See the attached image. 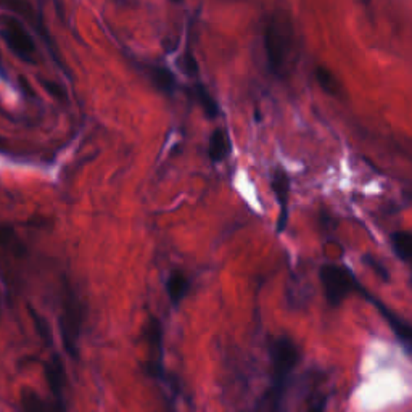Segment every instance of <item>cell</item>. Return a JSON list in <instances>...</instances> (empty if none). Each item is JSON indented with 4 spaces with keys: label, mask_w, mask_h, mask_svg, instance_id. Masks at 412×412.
I'll list each match as a JSON object with an SVG mask.
<instances>
[{
    "label": "cell",
    "mask_w": 412,
    "mask_h": 412,
    "mask_svg": "<svg viewBox=\"0 0 412 412\" xmlns=\"http://www.w3.org/2000/svg\"><path fill=\"white\" fill-rule=\"evenodd\" d=\"M300 362V349L288 337H281L271 347V390H269V411L286 412V395L290 380Z\"/></svg>",
    "instance_id": "cell-1"
},
{
    "label": "cell",
    "mask_w": 412,
    "mask_h": 412,
    "mask_svg": "<svg viewBox=\"0 0 412 412\" xmlns=\"http://www.w3.org/2000/svg\"><path fill=\"white\" fill-rule=\"evenodd\" d=\"M292 47V24L281 11H276L264 28L266 60H268L269 70L274 75L283 76L287 72Z\"/></svg>",
    "instance_id": "cell-2"
},
{
    "label": "cell",
    "mask_w": 412,
    "mask_h": 412,
    "mask_svg": "<svg viewBox=\"0 0 412 412\" xmlns=\"http://www.w3.org/2000/svg\"><path fill=\"white\" fill-rule=\"evenodd\" d=\"M82 305L71 288H66L62 300V314H60V333L65 351L71 359H77V343L82 327Z\"/></svg>",
    "instance_id": "cell-3"
},
{
    "label": "cell",
    "mask_w": 412,
    "mask_h": 412,
    "mask_svg": "<svg viewBox=\"0 0 412 412\" xmlns=\"http://www.w3.org/2000/svg\"><path fill=\"white\" fill-rule=\"evenodd\" d=\"M319 278L322 283L325 300L333 309L342 306V303L348 298L349 293L359 290L357 278L345 266L324 264L319 269Z\"/></svg>",
    "instance_id": "cell-4"
},
{
    "label": "cell",
    "mask_w": 412,
    "mask_h": 412,
    "mask_svg": "<svg viewBox=\"0 0 412 412\" xmlns=\"http://www.w3.org/2000/svg\"><path fill=\"white\" fill-rule=\"evenodd\" d=\"M0 36L5 40V44L10 47V50L15 55L28 63H36V45L28 29L24 28L21 20H18L15 15H4L0 18Z\"/></svg>",
    "instance_id": "cell-5"
},
{
    "label": "cell",
    "mask_w": 412,
    "mask_h": 412,
    "mask_svg": "<svg viewBox=\"0 0 412 412\" xmlns=\"http://www.w3.org/2000/svg\"><path fill=\"white\" fill-rule=\"evenodd\" d=\"M145 340L148 345V372L160 375L163 364V329L156 318H150L145 325Z\"/></svg>",
    "instance_id": "cell-6"
},
{
    "label": "cell",
    "mask_w": 412,
    "mask_h": 412,
    "mask_svg": "<svg viewBox=\"0 0 412 412\" xmlns=\"http://www.w3.org/2000/svg\"><path fill=\"white\" fill-rule=\"evenodd\" d=\"M45 380L48 385V390H50L53 399H55V404L60 409L66 411L63 398H65V389H66V372H65V364L62 361V357L58 354H52L50 359L45 362Z\"/></svg>",
    "instance_id": "cell-7"
},
{
    "label": "cell",
    "mask_w": 412,
    "mask_h": 412,
    "mask_svg": "<svg viewBox=\"0 0 412 412\" xmlns=\"http://www.w3.org/2000/svg\"><path fill=\"white\" fill-rule=\"evenodd\" d=\"M272 190L276 193V198L278 205H281V215L277 217V232L282 234L287 227L288 222V197H290V179L283 169H276L272 174Z\"/></svg>",
    "instance_id": "cell-8"
},
{
    "label": "cell",
    "mask_w": 412,
    "mask_h": 412,
    "mask_svg": "<svg viewBox=\"0 0 412 412\" xmlns=\"http://www.w3.org/2000/svg\"><path fill=\"white\" fill-rule=\"evenodd\" d=\"M0 7L5 10H10L11 13L15 16H21L26 20L29 24H33L36 28V31H39L42 36H44L45 40L50 44V39L47 38V31L42 24V20L39 18V13L34 10V7L28 0H0Z\"/></svg>",
    "instance_id": "cell-9"
},
{
    "label": "cell",
    "mask_w": 412,
    "mask_h": 412,
    "mask_svg": "<svg viewBox=\"0 0 412 412\" xmlns=\"http://www.w3.org/2000/svg\"><path fill=\"white\" fill-rule=\"evenodd\" d=\"M20 406L21 412H65L55 403H47L44 398L39 396L38 391L29 389V386H24L21 390Z\"/></svg>",
    "instance_id": "cell-10"
},
{
    "label": "cell",
    "mask_w": 412,
    "mask_h": 412,
    "mask_svg": "<svg viewBox=\"0 0 412 412\" xmlns=\"http://www.w3.org/2000/svg\"><path fill=\"white\" fill-rule=\"evenodd\" d=\"M375 306L379 308L381 316L386 319V322H389L393 332H395V335L404 343V347H408L412 351V325L399 319L395 313L390 311V309L384 305V303L375 301Z\"/></svg>",
    "instance_id": "cell-11"
},
{
    "label": "cell",
    "mask_w": 412,
    "mask_h": 412,
    "mask_svg": "<svg viewBox=\"0 0 412 412\" xmlns=\"http://www.w3.org/2000/svg\"><path fill=\"white\" fill-rule=\"evenodd\" d=\"M189 287L190 282L184 272L180 271H174L169 274L168 281H166V292H168V298L171 301L173 306L180 305L187 293H189Z\"/></svg>",
    "instance_id": "cell-12"
},
{
    "label": "cell",
    "mask_w": 412,
    "mask_h": 412,
    "mask_svg": "<svg viewBox=\"0 0 412 412\" xmlns=\"http://www.w3.org/2000/svg\"><path fill=\"white\" fill-rule=\"evenodd\" d=\"M230 148V139L227 136V132L224 129H215L210 136V143H208V155L210 160L213 163H221L229 156Z\"/></svg>",
    "instance_id": "cell-13"
},
{
    "label": "cell",
    "mask_w": 412,
    "mask_h": 412,
    "mask_svg": "<svg viewBox=\"0 0 412 412\" xmlns=\"http://www.w3.org/2000/svg\"><path fill=\"white\" fill-rule=\"evenodd\" d=\"M391 246L399 259L412 266V232H395L391 235Z\"/></svg>",
    "instance_id": "cell-14"
},
{
    "label": "cell",
    "mask_w": 412,
    "mask_h": 412,
    "mask_svg": "<svg viewBox=\"0 0 412 412\" xmlns=\"http://www.w3.org/2000/svg\"><path fill=\"white\" fill-rule=\"evenodd\" d=\"M316 80L319 82V86L322 87L327 94L338 97L342 94V84L338 82L335 75L329 70L324 68V66H318L316 68Z\"/></svg>",
    "instance_id": "cell-15"
},
{
    "label": "cell",
    "mask_w": 412,
    "mask_h": 412,
    "mask_svg": "<svg viewBox=\"0 0 412 412\" xmlns=\"http://www.w3.org/2000/svg\"><path fill=\"white\" fill-rule=\"evenodd\" d=\"M151 80H153L155 86L165 94H173L175 89V77L166 68H153L151 70Z\"/></svg>",
    "instance_id": "cell-16"
},
{
    "label": "cell",
    "mask_w": 412,
    "mask_h": 412,
    "mask_svg": "<svg viewBox=\"0 0 412 412\" xmlns=\"http://www.w3.org/2000/svg\"><path fill=\"white\" fill-rule=\"evenodd\" d=\"M197 99L200 102V105L205 110V113L208 114L210 118H216L217 113H219V108H217V103L215 102L211 94L206 90L203 86H198L197 87Z\"/></svg>",
    "instance_id": "cell-17"
},
{
    "label": "cell",
    "mask_w": 412,
    "mask_h": 412,
    "mask_svg": "<svg viewBox=\"0 0 412 412\" xmlns=\"http://www.w3.org/2000/svg\"><path fill=\"white\" fill-rule=\"evenodd\" d=\"M364 263L371 268L375 274H377L381 281L384 282H390V274H389V271H386V268L384 264H381L380 261H377L374 256H371V254H367V256H364Z\"/></svg>",
    "instance_id": "cell-18"
},
{
    "label": "cell",
    "mask_w": 412,
    "mask_h": 412,
    "mask_svg": "<svg viewBox=\"0 0 412 412\" xmlns=\"http://www.w3.org/2000/svg\"><path fill=\"white\" fill-rule=\"evenodd\" d=\"M31 316L34 319V324L36 327H38V330H39V335L42 340H45V342H50V329H48V325L45 322V319L40 316V314L38 313H34L33 309H31Z\"/></svg>",
    "instance_id": "cell-19"
},
{
    "label": "cell",
    "mask_w": 412,
    "mask_h": 412,
    "mask_svg": "<svg viewBox=\"0 0 412 412\" xmlns=\"http://www.w3.org/2000/svg\"><path fill=\"white\" fill-rule=\"evenodd\" d=\"M15 240V230L10 226L0 224V246H7Z\"/></svg>",
    "instance_id": "cell-20"
},
{
    "label": "cell",
    "mask_w": 412,
    "mask_h": 412,
    "mask_svg": "<svg viewBox=\"0 0 412 412\" xmlns=\"http://www.w3.org/2000/svg\"><path fill=\"white\" fill-rule=\"evenodd\" d=\"M40 82H42V86H44L48 90V92L52 94V97H55V99L63 100L65 97H66V92L62 87L58 86L57 82H52V81H47V80H40Z\"/></svg>",
    "instance_id": "cell-21"
},
{
    "label": "cell",
    "mask_w": 412,
    "mask_h": 412,
    "mask_svg": "<svg viewBox=\"0 0 412 412\" xmlns=\"http://www.w3.org/2000/svg\"><path fill=\"white\" fill-rule=\"evenodd\" d=\"M184 63H185V72H189V75H193V76H195V75H197L198 66H197L195 58H193V57L190 55V53H185Z\"/></svg>",
    "instance_id": "cell-22"
},
{
    "label": "cell",
    "mask_w": 412,
    "mask_h": 412,
    "mask_svg": "<svg viewBox=\"0 0 412 412\" xmlns=\"http://www.w3.org/2000/svg\"><path fill=\"white\" fill-rule=\"evenodd\" d=\"M325 408H327V398L320 396L311 406H309L306 412H324Z\"/></svg>",
    "instance_id": "cell-23"
},
{
    "label": "cell",
    "mask_w": 412,
    "mask_h": 412,
    "mask_svg": "<svg viewBox=\"0 0 412 412\" xmlns=\"http://www.w3.org/2000/svg\"><path fill=\"white\" fill-rule=\"evenodd\" d=\"M0 75H2L5 77V71H4V66H2V62H0Z\"/></svg>",
    "instance_id": "cell-24"
},
{
    "label": "cell",
    "mask_w": 412,
    "mask_h": 412,
    "mask_svg": "<svg viewBox=\"0 0 412 412\" xmlns=\"http://www.w3.org/2000/svg\"><path fill=\"white\" fill-rule=\"evenodd\" d=\"M0 151H2V141H0Z\"/></svg>",
    "instance_id": "cell-25"
},
{
    "label": "cell",
    "mask_w": 412,
    "mask_h": 412,
    "mask_svg": "<svg viewBox=\"0 0 412 412\" xmlns=\"http://www.w3.org/2000/svg\"><path fill=\"white\" fill-rule=\"evenodd\" d=\"M173 2H180V0H173Z\"/></svg>",
    "instance_id": "cell-26"
}]
</instances>
